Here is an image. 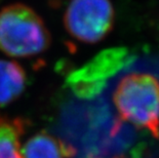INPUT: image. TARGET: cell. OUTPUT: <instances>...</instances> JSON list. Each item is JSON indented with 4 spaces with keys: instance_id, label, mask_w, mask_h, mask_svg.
I'll return each mask as SVG.
<instances>
[{
    "instance_id": "cell-3",
    "label": "cell",
    "mask_w": 159,
    "mask_h": 158,
    "mask_svg": "<svg viewBox=\"0 0 159 158\" xmlns=\"http://www.w3.org/2000/svg\"><path fill=\"white\" fill-rule=\"evenodd\" d=\"M134 60L126 47L104 49L80 68L71 71L66 77V85L81 100H93L102 93L108 79L113 77Z\"/></svg>"
},
{
    "instance_id": "cell-4",
    "label": "cell",
    "mask_w": 159,
    "mask_h": 158,
    "mask_svg": "<svg viewBox=\"0 0 159 158\" xmlns=\"http://www.w3.org/2000/svg\"><path fill=\"white\" fill-rule=\"evenodd\" d=\"M114 8L110 0H71L64 13V26L74 39L98 43L112 31Z\"/></svg>"
},
{
    "instance_id": "cell-2",
    "label": "cell",
    "mask_w": 159,
    "mask_h": 158,
    "mask_svg": "<svg viewBox=\"0 0 159 158\" xmlns=\"http://www.w3.org/2000/svg\"><path fill=\"white\" fill-rule=\"evenodd\" d=\"M52 36L44 21L30 6L12 3L0 11V50L12 58L46 52Z\"/></svg>"
},
{
    "instance_id": "cell-1",
    "label": "cell",
    "mask_w": 159,
    "mask_h": 158,
    "mask_svg": "<svg viewBox=\"0 0 159 158\" xmlns=\"http://www.w3.org/2000/svg\"><path fill=\"white\" fill-rule=\"evenodd\" d=\"M113 104L120 122H128L159 138V80L149 73H129L113 92Z\"/></svg>"
},
{
    "instance_id": "cell-5",
    "label": "cell",
    "mask_w": 159,
    "mask_h": 158,
    "mask_svg": "<svg viewBox=\"0 0 159 158\" xmlns=\"http://www.w3.org/2000/svg\"><path fill=\"white\" fill-rule=\"evenodd\" d=\"M27 85V74L21 64L0 59V108L19 99Z\"/></svg>"
},
{
    "instance_id": "cell-7",
    "label": "cell",
    "mask_w": 159,
    "mask_h": 158,
    "mask_svg": "<svg viewBox=\"0 0 159 158\" xmlns=\"http://www.w3.org/2000/svg\"><path fill=\"white\" fill-rule=\"evenodd\" d=\"M23 158H67L62 141L46 132L35 133L22 148Z\"/></svg>"
},
{
    "instance_id": "cell-8",
    "label": "cell",
    "mask_w": 159,
    "mask_h": 158,
    "mask_svg": "<svg viewBox=\"0 0 159 158\" xmlns=\"http://www.w3.org/2000/svg\"><path fill=\"white\" fill-rule=\"evenodd\" d=\"M113 158H124V157H119V156H117V157H113Z\"/></svg>"
},
{
    "instance_id": "cell-6",
    "label": "cell",
    "mask_w": 159,
    "mask_h": 158,
    "mask_svg": "<svg viewBox=\"0 0 159 158\" xmlns=\"http://www.w3.org/2000/svg\"><path fill=\"white\" fill-rule=\"evenodd\" d=\"M27 125L22 117L0 114V158H23L21 140Z\"/></svg>"
}]
</instances>
